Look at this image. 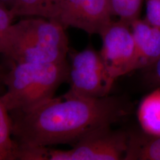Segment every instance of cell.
<instances>
[{"label": "cell", "mask_w": 160, "mask_h": 160, "mask_svg": "<svg viewBox=\"0 0 160 160\" xmlns=\"http://www.w3.org/2000/svg\"><path fill=\"white\" fill-rule=\"evenodd\" d=\"M128 110L119 97L85 98L63 94L33 109L10 113L12 136L19 144L72 145L88 133L119 121Z\"/></svg>", "instance_id": "1"}, {"label": "cell", "mask_w": 160, "mask_h": 160, "mask_svg": "<svg viewBox=\"0 0 160 160\" xmlns=\"http://www.w3.org/2000/svg\"><path fill=\"white\" fill-rule=\"evenodd\" d=\"M55 20L28 18L12 24L2 55L10 62L61 63L67 61L68 39Z\"/></svg>", "instance_id": "2"}, {"label": "cell", "mask_w": 160, "mask_h": 160, "mask_svg": "<svg viewBox=\"0 0 160 160\" xmlns=\"http://www.w3.org/2000/svg\"><path fill=\"white\" fill-rule=\"evenodd\" d=\"M4 75L6 92L1 99L10 113L33 109L53 98L58 87L68 80L69 62H10Z\"/></svg>", "instance_id": "3"}, {"label": "cell", "mask_w": 160, "mask_h": 160, "mask_svg": "<svg viewBox=\"0 0 160 160\" xmlns=\"http://www.w3.org/2000/svg\"><path fill=\"white\" fill-rule=\"evenodd\" d=\"M69 54V89L64 95L85 98L109 96L115 81L109 74L100 52L89 48Z\"/></svg>", "instance_id": "4"}, {"label": "cell", "mask_w": 160, "mask_h": 160, "mask_svg": "<svg viewBox=\"0 0 160 160\" xmlns=\"http://www.w3.org/2000/svg\"><path fill=\"white\" fill-rule=\"evenodd\" d=\"M129 133L103 126L86 134L64 150L65 160H124Z\"/></svg>", "instance_id": "5"}, {"label": "cell", "mask_w": 160, "mask_h": 160, "mask_svg": "<svg viewBox=\"0 0 160 160\" xmlns=\"http://www.w3.org/2000/svg\"><path fill=\"white\" fill-rule=\"evenodd\" d=\"M100 52L106 69L113 80L133 71L135 42L131 26L123 22L112 21L100 34Z\"/></svg>", "instance_id": "6"}, {"label": "cell", "mask_w": 160, "mask_h": 160, "mask_svg": "<svg viewBox=\"0 0 160 160\" xmlns=\"http://www.w3.org/2000/svg\"><path fill=\"white\" fill-rule=\"evenodd\" d=\"M110 0H62L57 22L65 29L74 28L100 34L112 23Z\"/></svg>", "instance_id": "7"}, {"label": "cell", "mask_w": 160, "mask_h": 160, "mask_svg": "<svg viewBox=\"0 0 160 160\" xmlns=\"http://www.w3.org/2000/svg\"><path fill=\"white\" fill-rule=\"evenodd\" d=\"M135 42L133 71L143 70L160 57V29L138 18L131 24Z\"/></svg>", "instance_id": "8"}, {"label": "cell", "mask_w": 160, "mask_h": 160, "mask_svg": "<svg viewBox=\"0 0 160 160\" xmlns=\"http://www.w3.org/2000/svg\"><path fill=\"white\" fill-rule=\"evenodd\" d=\"M124 160H160V137L142 131L129 133Z\"/></svg>", "instance_id": "9"}, {"label": "cell", "mask_w": 160, "mask_h": 160, "mask_svg": "<svg viewBox=\"0 0 160 160\" xmlns=\"http://www.w3.org/2000/svg\"><path fill=\"white\" fill-rule=\"evenodd\" d=\"M137 117L143 132L160 137V87L143 98L138 109Z\"/></svg>", "instance_id": "10"}, {"label": "cell", "mask_w": 160, "mask_h": 160, "mask_svg": "<svg viewBox=\"0 0 160 160\" xmlns=\"http://www.w3.org/2000/svg\"><path fill=\"white\" fill-rule=\"evenodd\" d=\"M62 0H15L10 8L15 17H42L57 21Z\"/></svg>", "instance_id": "11"}, {"label": "cell", "mask_w": 160, "mask_h": 160, "mask_svg": "<svg viewBox=\"0 0 160 160\" xmlns=\"http://www.w3.org/2000/svg\"><path fill=\"white\" fill-rule=\"evenodd\" d=\"M16 142L12 136V119L0 95V160H16Z\"/></svg>", "instance_id": "12"}, {"label": "cell", "mask_w": 160, "mask_h": 160, "mask_svg": "<svg viewBox=\"0 0 160 160\" xmlns=\"http://www.w3.org/2000/svg\"><path fill=\"white\" fill-rule=\"evenodd\" d=\"M143 0H110L113 16L131 26L132 22L139 18Z\"/></svg>", "instance_id": "13"}, {"label": "cell", "mask_w": 160, "mask_h": 160, "mask_svg": "<svg viewBox=\"0 0 160 160\" xmlns=\"http://www.w3.org/2000/svg\"><path fill=\"white\" fill-rule=\"evenodd\" d=\"M49 149L48 147L16 143V160H49Z\"/></svg>", "instance_id": "14"}, {"label": "cell", "mask_w": 160, "mask_h": 160, "mask_svg": "<svg viewBox=\"0 0 160 160\" xmlns=\"http://www.w3.org/2000/svg\"><path fill=\"white\" fill-rule=\"evenodd\" d=\"M15 18L10 8L0 2V54L2 53L7 35Z\"/></svg>", "instance_id": "15"}, {"label": "cell", "mask_w": 160, "mask_h": 160, "mask_svg": "<svg viewBox=\"0 0 160 160\" xmlns=\"http://www.w3.org/2000/svg\"><path fill=\"white\" fill-rule=\"evenodd\" d=\"M145 20L151 25L160 29V0H145Z\"/></svg>", "instance_id": "16"}, {"label": "cell", "mask_w": 160, "mask_h": 160, "mask_svg": "<svg viewBox=\"0 0 160 160\" xmlns=\"http://www.w3.org/2000/svg\"><path fill=\"white\" fill-rule=\"evenodd\" d=\"M144 78L149 86L160 87V57L152 65L143 69Z\"/></svg>", "instance_id": "17"}, {"label": "cell", "mask_w": 160, "mask_h": 160, "mask_svg": "<svg viewBox=\"0 0 160 160\" xmlns=\"http://www.w3.org/2000/svg\"><path fill=\"white\" fill-rule=\"evenodd\" d=\"M0 2L3 3L8 8H11L15 2V0H0Z\"/></svg>", "instance_id": "18"}, {"label": "cell", "mask_w": 160, "mask_h": 160, "mask_svg": "<svg viewBox=\"0 0 160 160\" xmlns=\"http://www.w3.org/2000/svg\"><path fill=\"white\" fill-rule=\"evenodd\" d=\"M3 77H4V75L2 74V72H1V68H0V82H2Z\"/></svg>", "instance_id": "19"}]
</instances>
